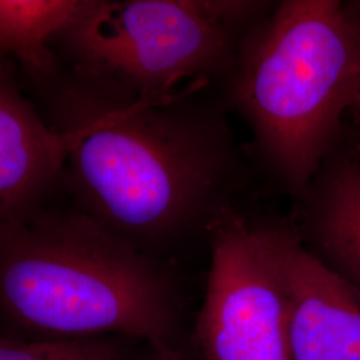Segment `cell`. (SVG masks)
<instances>
[{"label": "cell", "mask_w": 360, "mask_h": 360, "mask_svg": "<svg viewBox=\"0 0 360 360\" xmlns=\"http://www.w3.org/2000/svg\"><path fill=\"white\" fill-rule=\"evenodd\" d=\"M52 127L68 139L63 191L105 229L155 257L215 193L227 150L186 91L143 99L67 68L47 83Z\"/></svg>", "instance_id": "obj_1"}, {"label": "cell", "mask_w": 360, "mask_h": 360, "mask_svg": "<svg viewBox=\"0 0 360 360\" xmlns=\"http://www.w3.org/2000/svg\"><path fill=\"white\" fill-rule=\"evenodd\" d=\"M176 322L178 299L166 267L65 191L0 223V338L122 335L174 346Z\"/></svg>", "instance_id": "obj_2"}, {"label": "cell", "mask_w": 360, "mask_h": 360, "mask_svg": "<svg viewBox=\"0 0 360 360\" xmlns=\"http://www.w3.org/2000/svg\"><path fill=\"white\" fill-rule=\"evenodd\" d=\"M232 94L271 167L307 187L360 94V27L347 4L282 1L245 40Z\"/></svg>", "instance_id": "obj_3"}, {"label": "cell", "mask_w": 360, "mask_h": 360, "mask_svg": "<svg viewBox=\"0 0 360 360\" xmlns=\"http://www.w3.org/2000/svg\"><path fill=\"white\" fill-rule=\"evenodd\" d=\"M259 3L84 0L52 46L68 68L143 99L188 90L229 59L236 28Z\"/></svg>", "instance_id": "obj_4"}, {"label": "cell", "mask_w": 360, "mask_h": 360, "mask_svg": "<svg viewBox=\"0 0 360 360\" xmlns=\"http://www.w3.org/2000/svg\"><path fill=\"white\" fill-rule=\"evenodd\" d=\"M198 336L207 360H291L283 283L266 230L215 221Z\"/></svg>", "instance_id": "obj_5"}, {"label": "cell", "mask_w": 360, "mask_h": 360, "mask_svg": "<svg viewBox=\"0 0 360 360\" xmlns=\"http://www.w3.org/2000/svg\"><path fill=\"white\" fill-rule=\"evenodd\" d=\"M281 274L291 360H360V291L295 235L266 230Z\"/></svg>", "instance_id": "obj_6"}, {"label": "cell", "mask_w": 360, "mask_h": 360, "mask_svg": "<svg viewBox=\"0 0 360 360\" xmlns=\"http://www.w3.org/2000/svg\"><path fill=\"white\" fill-rule=\"evenodd\" d=\"M68 139L20 91L13 59L0 55V223L22 218L63 191Z\"/></svg>", "instance_id": "obj_7"}, {"label": "cell", "mask_w": 360, "mask_h": 360, "mask_svg": "<svg viewBox=\"0 0 360 360\" xmlns=\"http://www.w3.org/2000/svg\"><path fill=\"white\" fill-rule=\"evenodd\" d=\"M309 208L312 252L360 291V160L330 168Z\"/></svg>", "instance_id": "obj_8"}, {"label": "cell", "mask_w": 360, "mask_h": 360, "mask_svg": "<svg viewBox=\"0 0 360 360\" xmlns=\"http://www.w3.org/2000/svg\"><path fill=\"white\" fill-rule=\"evenodd\" d=\"M84 0H0V55L43 84L60 71L55 39L77 20Z\"/></svg>", "instance_id": "obj_9"}, {"label": "cell", "mask_w": 360, "mask_h": 360, "mask_svg": "<svg viewBox=\"0 0 360 360\" xmlns=\"http://www.w3.org/2000/svg\"><path fill=\"white\" fill-rule=\"evenodd\" d=\"M103 338L80 340H25L0 338V360H112Z\"/></svg>", "instance_id": "obj_10"}, {"label": "cell", "mask_w": 360, "mask_h": 360, "mask_svg": "<svg viewBox=\"0 0 360 360\" xmlns=\"http://www.w3.org/2000/svg\"><path fill=\"white\" fill-rule=\"evenodd\" d=\"M147 349L136 360H186L179 351L171 345H151L146 343Z\"/></svg>", "instance_id": "obj_11"}, {"label": "cell", "mask_w": 360, "mask_h": 360, "mask_svg": "<svg viewBox=\"0 0 360 360\" xmlns=\"http://www.w3.org/2000/svg\"><path fill=\"white\" fill-rule=\"evenodd\" d=\"M346 4H347L349 13L354 16V19L356 20L358 26L360 27V1H349V3H346Z\"/></svg>", "instance_id": "obj_12"}, {"label": "cell", "mask_w": 360, "mask_h": 360, "mask_svg": "<svg viewBox=\"0 0 360 360\" xmlns=\"http://www.w3.org/2000/svg\"><path fill=\"white\" fill-rule=\"evenodd\" d=\"M352 112H355V115L358 117V122L360 123V94L358 99H356V103H355L354 108H352Z\"/></svg>", "instance_id": "obj_13"}]
</instances>
